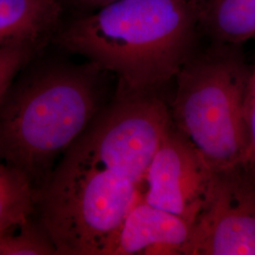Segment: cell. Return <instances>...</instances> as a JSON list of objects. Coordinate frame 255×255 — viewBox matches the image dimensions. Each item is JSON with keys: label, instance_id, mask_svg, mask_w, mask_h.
<instances>
[{"label": "cell", "instance_id": "cell-1", "mask_svg": "<svg viewBox=\"0 0 255 255\" xmlns=\"http://www.w3.org/2000/svg\"><path fill=\"white\" fill-rule=\"evenodd\" d=\"M19 72L0 103V161L38 193L101 111L102 75L92 62L46 60Z\"/></svg>", "mask_w": 255, "mask_h": 255}, {"label": "cell", "instance_id": "cell-2", "mask_svg": "<svg viewBox=\"0 0 255 255\" xmlns=\"http://www.w3.org/2000/svg\"><path fill=\"white\" fill-rule=\"evenodd\" d=\"M191 0H117L62 24L54 42L137 91L159 90L196 51Z\"/></svg>", "mask_w": 255, "mask_h": 255}, {"label": "cell", "instance_id": "cell-3", "mask_svg": "<svg viewBox=\"0 0 255 255\" xmlns=\"http://www.w3.org/2000/svg\"><path fill=\"white\" fill-rule=\"evenodd\" d=\"M251 73L240 45L211 42L175 77L172 124L215 171L246 163L244 103Z\"/></svg>", "mask_w": 255, "mask_h": 255}, {"label": "cell", "instance_id": "cell-4", "mask_svg": "<svg viewBox=\"0 0 255 255\" xmlns=\"http://www.w3.org/2000/svg\"><path fill=\"white\" fill-rule=\"evenodd\" d=\"M141 186L82 154L72 145L37 201L39 221L57 255H105Z\"/></svg>", "mask_w": 255, "mask_h": 255}, {"label": "cell", "instance_id": "cell-5", "mask_svg": "<svg viewBox=\"0 0 255 255\" xmlns=\"http://www.w3.org/2000/svg\"><path fill=\"white\" fill-rule=\"evenodd\" d=\"M157 91H137L119 82L113 101L99 112L73 146L141 186L172 126L170 109Z\"/></svg>", "mask_w": 255, "mask_h": 255}, {"label": "cell", "instance_id": "cell-6", "mask_svg": "<svg viewBox=\"0 0 255 255\" xmlns=\"http://www.w3.org/2000/svg\"><path fill=\"white\" fill-rule=\"evenodd\" d=\"M182 255H255V177L246 164L217 171Z\"/></svg>", "mask_w": 255, "mask_h": 255}, {"label": "cell", "instance_id": "cell-7", "mask_svg": "<svg viewBox=\"0 0 255 255\" xmlns=\"http://www.w3.org/2000/svg\"><path fill=\"white\" fill-rule=\"evenodd\" d=\"M216 174L172 124L147 168L141 199L192 225L209 200Z\"/></svg>", "mask_w": 255, "mask_h": 255}, {"label": "cell", "instance_id": "cell-8", "mask_svg": "<svg viewBox=\"0 0 255 255\" xmlns=\"http://www.w3.org/2000/svg\"><path fill=\"white\" fill-rule=\"evenodd\" d=\"M191 232L186 220L140 199L129 210L105 255H182Z\"/></svg>", "mask_w": 255, "mask_h": 255}, {"label": "cell", "instance_id": "cell-9", "mask_svg": "<svg viewBox=\"0 0 255 255\" xmlns=\"http://www.w3.org/2000/svg\"><path fill=\"white\" fill-rule=\"evenodd\" d=\"M61 0H0V47L44 46L62 26Z\"/></svg>", "mask_w": 255, "mask_h": 255}, {"label": "cell", "instance_id": "cell-10", "mask_svg": "<svg viewBox=\"0 0 255 255\" xmlns=\"http://www.w3.org/2000/svg\"><path fill=\"white\" fill-rule=\"evenodd\" d=\"M200 32L211 42L255 40V0H191Z\"/></svg>", "mask_w": 255, "mask_h": 255}, {"label": "cell", "instance_id": "cell-11", "mask_svg": "<svg viewBox=\"0 0 255 255\" xmlns=\"http://www.w3.org/2000/svg\"><path fill=\"white\" fill-rule=\"evenodd\" d=\"M37 201L38 193L27 177L0 161V234L30 219Z\"/></svg>", "mask_w": 255, "mask_h": 255}, {"label": "cell", "instance_id": "cell-12", "mask_svg": "<svg viewBox=\"0 0 255 255\" xmlns=\"http://www.w3.org/2000/svg\"><path fill=\"white\" fill-rule=\"evenodd\" d=\"M20 227L17 234L9 231L2 237L0 255H57L51 238L40 221L37 224L30 218Z\"/></svg>", "mask_w": 255, "mask_h": 255}, {"label": "cell", "instance_id": "cell-13", "mask_svg": "<svg viewBox=\"0 0 255 255\" xmlns=\"http://www.w3.org/2000/svg\"><path fill=\"white\" fill-rule=\"evenodd\" d=\"M41 47L31 44L0 47V103L19 72L32 60Z\"/></svg>", "mask_w": 255, "mask_h": 255}, {"label": "cell", "instance_id": "cell-14", "mask_svg": "<svg viewBox=\"0 0 255 255\" xmlns=\"http://www.w3.org/2000/svg\"><path fill=\"white\" fill-rule=\"evenodd\" d=\"M244 122L248 144L245 164L255 177V68L252 70L247 86L244 103Z\"/></svg>", "mask_w": 255, "mask_h": 255}, {"label": "cell", "instance_id": "cell-15", "mask_svg": "<svg viewBox=\"0 0 255 255\" xmlns=\"http://www.w3.org/2000/svg\"><path fill=\"white\" fill-rule=\"evenodd\" d=\"M65 7H70L80 12V14H84L92 12L96 9L110 4L117 0H61Z\"/></svg>", "mask_w": 255, "mask_h": 255}, {"label": "cell", "instance_id": "cell-16", "mask_svg": "<svg viewBox=\"0 0 255 255\" xmlns=\"http://www.w3.org/2000/svg\"><path fill=\"white\" fill-rule=\"evenodd\" d=\"M5 234H6V233H5ZM5 234H0V244H1V239H2V237H3Z\"/></svg>", "mask_w": 255, "mask_h": 255}]
</instances>
